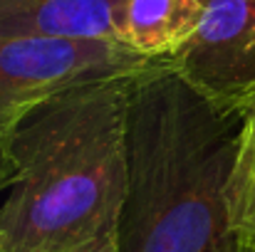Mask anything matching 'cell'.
<instances>
[{
    "label": "cell",
    "mask_w": 255,
    "mask_h": 252,
    "mask_svg": "<svg viewBox=\"0 0 255 252\" xmlns=\"http://www.w3.org/2000/svg\"><path fill=\"white\" fill-rule=\"evenodd\" d=\"M134 77L75 86L0 139V252H75L117 235Z\"/></svg>",
    "instance_id": "cell-1"
},
{
    "label": "cell",
    "mask_w": 255,
    "mask_h": 252,
    "mask_svg": "<svg viewBox=\"0 0 255 252\" xmlns=\"http://www.w3.org/2000/svg\"><path fill=\"white\" fill-rule=\"evenodd\" d=\"M246 116L226 111L159 60L139 72L127 104V198L119 252H221L228 188Z\"/></svg>",
    "instance_id": "cell-2"
},
{
    "label": "cell",
    "mask_w": 255,
    "mask_h": 252,
    "mask_svg": "<svg viewBox=\"0 0 255 252\" xmlns=\"http://www.w3.org/2000/svg\"><path fill=\"white\" fill-rule=\"evenodd\" d=\"M75 252H119V245H117V235H109V238H102L87 248H80Z\"/></svg>",
    "instance_id": "cell-8"
},
{
    "label": "cell",
    "mask_w": 255,
    "mask_h": 252,
    "mask_svg": "<svg viewBox=\"0 0 255 252\" xmlns=\"http://www.w3.org/2000/svg\"><path fill=\"white\" fill-rule=\"evenodd\" d=\"M221 252H255V248L253 245H248V243H243L241 238H233V240H231Z\"/></svg>",
    "instance_id": "cell-9"
},
{
    "label": "cell",
    "mask_w": 255,
    "mask_h": 252,
    "mask_svg": "<svg viewBox=\"0 0 255 252\" xmlns=\"http://www.w3.org/2000/svg\"><path fill=\"white\" fill-rule=\"evenodd\" d=\"M231 230L236 238L255 248V121L246 116L241 149L228 188Z\"/></svg>",
    "instance_id": "cell-7"
},
{
    "label": "cell",
    "mask_w": 255,
    "mask_h": 252,
    "mask_svg": "<svg viewBox=\"0 0 255 252\" xmlns=\"http://www.w3.org/2000/svg\"><path fill=\"white\" fill-rule=\"evenodd\" d=\"M201 0H124L117 40L146 60H171L196 32Z\"/></svg>",
    "instance_id": "cell-6"
},
{
    "label": "cell",
    "mask_w": 255,
    "mask_h": 252,
    "mask_svg": "<svg viewBox=\"0 0 255 252\" xmlns=\"http://www.w3.org/2000/svg\"><path fill=\"white\" fill-rule=\"evenodd\" d=\"M248 116H251V119H253V121H255V109H253V111H251V114H248Z\"/></svg>",
    "instance_id": "cell-10"
},
{
    "label": "cell",
    "mask_w": 255,
    "mask_h": 252,
    "mask_svg": "<svg viewBox=\"0 0 255 252\" xmlns=\"http://www.w3.org/2000/svg\"><path fill=\"white\" fill-rule=\"evenodd\" d=\"M122 5L124 0H0V37L117 40Z\"/></svg>",
    "instance_id": "cell-5"
},
{
    "label": "cell",
    "mask_w": 255,
    "mask_h": 252,
    "mask_svg": "<svg viewBox=\"0 0 255 252\" xmlns=\"http://www.w3.org/2000/svg\"><path fill=\"white\" fill-rule=\"evenodd\" d=\"M201 5V22L171 65L208 101L248 116L255 109V0Z\"/></svg>",
    "instance_id": "cell-4"
},
{
    "label": "cell",
    "mask_w": 255,
    "mask_h": 252,
    "mask_svg": "<svg viewBox=\"0 0 255 252\" xmlns=\"http://www.w3.org/2000/svg\"><path fill=\"white\" fill-rule=\"evenodd\" d=\"M154 62L159 60H146L117 40L0 37V139L75 86L131 77Z\"/></svg>",
    "instance_id": "cell-3"
}]
</instances>
